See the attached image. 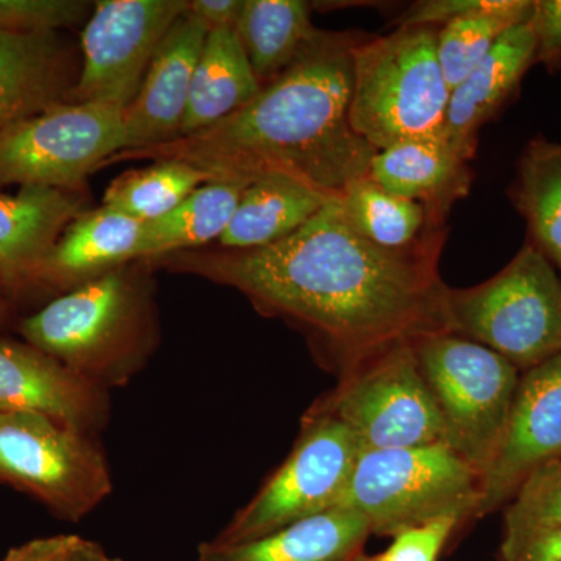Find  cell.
<instances>
[{"label":"cell","mask_w":561,"mask_h":561,"mask_svg":"<svg viewBox=\"0 0 561 561\" xmlns=\"http://www.w3.org/2000/svg\"><path fill=\"white\" fill-rule=\"evenodd\" d=\"M438 254L379 249L351 227L334 197L264 249L169 257L172 267L230 286L261 312L298 324L342 378L394 346L453 332Z\"/></svg>","instance_id":"obj_1"},{"label":"cell","mask_w":561,"mask_h":561,"mask_svg":"<svg viewBox=\"0 0 561 561\" xmlns=\"http://www.w3.org/2000/svg\"><path fill=\"white\" fill-rule=\"evenodd\" d=\"M356 41L351 33L317 31L289 68L227 119L113 161H184L213 180L247 184L280 175L341 197L367 175L376 154L350 121Z\"/></svg>","instance_id":"obj_2"},{"label":"cell","mask_w":561,"mask_h":561,"mask_svg":"<svg viewBox=\"0 0 561 561\" xmlns=\"http://www.w3.org/2000/svg\"><path fill=\"white\" fill-rule=\"evenodd\" d=\"M21 335L108 390L127 383L151 348L149 291L122 267L73 287L21 323Z\"/></svg>","instance_id":"obj_3"},{"label":"cell","mask_w":561,"mask_h":561,"mask_svg":"<svg viewBox=\"0 0 561 561\" xmlns=\"http://www.w3.org/2000/svg\"><path fill=\"white\" fill-rule=\"evenodd\" d=\"M451 90L437 57V28L398 27L353 46L354 131L376 151L443 138Z\"/></svg>","instance_id":"obj_4"},{"label":"cell","mask_w":561,"mask_h":561,"mask_svg":"<svg viewBox=\"0 0 561 561\" xmlns=\"http://www.w3.org/2000/svg\"><path fill=\"white\" fill-rule=\"evenodd\" d=\"M482 478L449 446L365 449L337 508L359 512L371 535L393 537L435 519L478 518Z\"/></svg>","instance_id":"obj_5"},{"label":"cell","mask_w":561,"mask_h":561,"mask_svg":"<svg viewBox=\"0 0 561 561\" xmlns=\"http://www.w3.org/2000/svg\"><path fill=\"white\" fill-rule=\"evenodd\" d=\"M454 334L530 370L561 353V278L534 243L493 278L449 289Z\"/></svg>","instance_id":"obj_6"},{"label":"cell","mask_w":561,"mask_h":561,"mask_svg":"<svg viewBox=\"0 0 561 561\" xmlns=\"http://www.w3.org/2000/svg\"><path fill=\"white\" fill-rule=\"evenodd\" d=\"M446 446L483 479L500 449L518 390V368L461 335L445 332L415 343Z\"/></svg>","instance_id":"obj_7"},{"label":"cell","mask_w":561,"mask_h":561,"mask_svg":"<svg viewBox=\"0 0 561 561\" xmlns=\"http://www.w3.org/2000/svg\"><path fill=\"white\" fill-rule=\"evenodd\" d=\"M362 451L359 438L345 423L312 405L289 457L214 541L256 540L337 508Z\"/></svg>","instance_id":"obj_8"},{"label":"cell","mask_w":561,"mask_h":561,"mask_svg":"<svg viewBox=\"0 0 561 561\" xmlns=\"http://www.w3.org/2000/svg\"><path fill=\"white\" fill-rule=\"evenodd\" d=\"M0 483L32 494L73 523L113 491L94 435L32 412H0Z\"/></svg>","instance_id":"obj_9"},{"label":"cell","mask_w":561,"mask_h":561,"mask_svg":"<svg viewBox=\"0 0 561 561\" xmlns=\"http://www.w3.org/2000/svg\"><path fill=\"white\" fill-rule=\"evenodd\" d=\"M345 423L365 449L446 445L437 402L424 381L415 345L394 346L342 376L313 404Z\"/></svg>","instance_id":"obj_10"},{"label":"cell","mask_w":561,"mask_h":561,"mask_svg":"<svg viewBox=\"0 0 561 561\" xmlns=\"http://www.w3.org/2000/svg\"><path fill=\"white\" fill-rule=\"evenodd\" d=\"M125 108L62 102L0 131V187L69 190L121 151Z\"/></svg>","instance_id":"obj_11"},{"label":"cell","mask_w":561,"mask_h":561,"mask_svg":"<svg viewBox=\"0 0 561 561\" xmlns=\"http://www.w3.org/2000/svg\"><path fill=\"white\" fill-rule=\"evenodd\" d=\"M187 10V0L95 3L81 33L83 66L68 102H108L127 108L162 39Z\"/></svg>","instance_id":"obj_12"},{"label":"cell","mask_w":561,"mask_h":561,"mask_svg":"<svg viewBox=\"0 0 561 561\" xmlns=\"http://www.w3.org/2000/svg\"><path fill=\"white\" fill-rule=\"evenodd\" d=\"M561 459V353L519 379L507 430L482 479L478 518L504 507L524 482Z\"/></svg>","instance_id":"obj_13"},{"label":"cell","mask_w":561,"mask_h":561,"mask_svg":"<svg viewBox=\"0 0 561 561\" xmlns=\"http://www.w3.org/2000/svg\"><path fill=\"white\" fill-rule=\"evenodd\" d=\"M108 390L31 343L0 339V412H32L95 435L110 419Z\"/></svg>","instance_id":"obj_14"},{"label":"cell","mask_w":561,"mask_h":561,"mask_svg":"<svg viewBox=\"0 0 561 561\" xmlns=\"http://www.w3.org/2000/svg\"><path fill=\"white\" fill-rule=\"evenodd\" d=\"M208 33L190 13L172 25L150 62L135 101L125 108L119 153L153 149L180 138L192 77Z\"/></svg>","instance_id":"obj_15"},{"label":"cell","mask_w":561,"mask_h":561,"mask_svg":"<svg viewBox=\"0 0 561 561\" xmlns=\"http://www.w3.org/2000/svg\"><path fill=\"white\" fill-rule=\"evenodd\" d=\"M529 20L508 28L478 68L451 91L443 138L470 161L482 125L512 98L535 62L537 39Z\"/></svg>","instance_id":"obj_16"},{"label":"cell","mask_w":561,"mask_h":561,"mask_svg":"<svg viewBox=\"0 0 561 561\" xmlns=\"http://www.w3.org/2000/svg\"><path fill=\"white\" fill-rule=\"evenodd\" d=\"M72 57L57 32L0 31V131L68 102Z\"/></svg>","instance_id":"obj_17"},{"label":"cell","mask_w":561,"mask_h":561,"mask_svg":"<svg viewBox=\"0 0 561 561\" xmlns=\"http://www.w3.org/2000/svg\"><path fill=\"white\" fill-rule=\"evenodd\" d=\"M144 228L146 221L103 205L81 210L62 231L35 279L73 289L142 260Z\"/></svg>","instance_id":"obj_18"},{"label":"cell","mask_w":561,"mask_h":561,"mask_svg":"<svg viewBox=\"0 0 561 561\" xmlns=\"http://www.w3.org/2000/svg\"><path fill=\"white\" fill-rule=\"evenodd\" d=\"M370 535V523L359 512L332 508L256 540L202 542L197 561H354Z\"/></svg>","instance_id":"obj_19"},{"label":"cell","mask_w":561,"mask_h":561,"mask_svg":"<svg viewBox=\"0 0 561 561\" xmlns=\"http://www.w3.org/2000/svg\"><path fill=\"white\" fill-rule=\"evenodd\" d=\"M468 161L445 138L412 139L376 151L368 175L383 191L419 202L443 219L470 192Z\"/></svg>","instance_id":"obj_20"},{"label":"cell","mask_w":561,"mask_h":561,"mask_svg":"<svg viewBox=\"0 0 561 561\" xmlns=\"http://www.w3.org/2000/svg\"><path fill=\"white\" fill-rule=\"evenodd\" d=\"M80 213V203L62 190L21 187L14 195H0V278L5 286L35 279Z\"/></svg>","instance_id":"obj_21"},{"label":"cell","mask_w":561,"mask_h":561,"mask_svg":"<svg viewBox=\"0 0 561 561\" xmlns=\"http://www.w3.org/2000/svg\"><path fill=\"white\" fill-rule=\"evenodd\" d=\"M331 195L280 175L254 180L243 191L234 216L219 243L225 250L264 249L294 234Z\"/></svg>","instance_id":"obj_22"},{"label":"cell","mask_w":561,"mask_h":561,"mask_svg":"<svg viewBox=\"0 0 561 561\" xmlns=\"http://www.w3.org/2000/svg\"><path fill=\"white\" fill-rule=\"evenodd\" d=\"M260 91V80L251 69L234 28L210 31L192 77L181 136L219 124Z\"/></svg>","instance_id":"obj_23"},{"label":"cell","mask_w":561,"mask_h":561,"mask_svg":"<svg viewBox=\"0 0 561 561\" xmlns=\"http://www.w3.org/2000/svg\"><path fill=\"white\" fill-rule=\"evenodd\" d=\"M341 202L351 227L379 249L400 253L442 249L443 219L419 202L383 191L368 173L346 187Z\"/></svg>","instance_id":"obj_24"},{"label":"cell","mask_w":561,"mask_h":561,"mask_svg":"<svg viewBox=\"0 0 561 561\" xmlns=\"http://www.w3.org/2000/svg\"><path fill=\"white\" fill-rule=\"evenodd\" d=\"M317 31L302 0H243L234 27L261 87L289 68Z\"/></svg>","instance_id":"obj_25"},{"label":"cell","mask_w":561,"mask_h":561,"mask_svg":"<svg viewBox=\"0 0 561 561\" xmlns=\"http://www.w3.org/2000/svg\"><path fill=\"white\" fill-rule=\"evenodd\" d=\"M247 186L249 184L241 181H209L187 195L171 213L146 221L142 260L192 251L220 239Z\"/></svg>","instance_id":"obj_26"},{"label":"cell","mask_w":561,"mask_h":561,"mask_svg":"<svg viewBox=\"0 0 561 561\" xmlns=\"http://www.w3.org/2000/svg\"><path fill=\"white\" fill-rule=\"evenodd\" d=\"M538 250L561 265V144L535 139L524 151L513 191Z\"/></svg>","instance_id":"obj_27"},{"label":"cell","mask_w":561,"mask_h":561,"mask_svg":"<svg viewBox=\"0 0 561 561\" xmlns=\"http://www.w3.org/2000/svg\"><path fill=\"white\" fill-rule=\"evenodd\" d=\"M534 2L489 0L485 9L437 31V57L449 90L467 79L508 28L529 20Z\"/></svg>","instance_id":"obj_28"},{"label":"cell","mask_w":561,"mask_h":561,"mask_svg":"<svg viewBox=\"0 0 561 561\" xmlns=\"http://www.w3.org/2000/svg\"><path fill=\"white\" fill-rule=\"evenodd\" d=\"M209 181V173L190 162L154 161L149 168L117 176L105 191L102 205L140 221L157 220Z\"/></svg>","instance_id":"obj_29"},{"label":"cell","mask_w":561,"mask_h":561,"mask_svg":"<svg viewBox=\"0 0 561 561\" xmlns=\"http://www.w3.org/2000/svg\"><path fill=\"white\" fill-rule=\"evenodd\" d=\"M545 529H561V459L535 471L508 502L500 557Z\"/></svg>","instance_id":"obj_30"},{"label":"cell","mask_w":561,"mask_h":561,"mask_svg":"<svg viewBox=\"0 0 561 561\" xmlns=\"http://www.w3.org/2000/svg\"><path fill=\"white\" fill-rule=\"evenodd\" d=\"M88 7L77 0H0V31L57 32L80 24Z\"/></svg>","instance_id":"obj_31"},{"label":"cell","mask_w":561,"mask_h":561,"mask_svg":"<svg viewBox=\"0 0 561 561\" xmlns=\"http://www.w3.org/2000/svg\"><path fill=\"white\" fill-rule=\"evenodd\" d=\"M461 524L460 519L446 518L420 524L393 535L386 551L367 556L362 552L354 561H438L446 542Z\"/></svg>","instance_id":"obj_32"},{"label":"cell","mask_w":561,"mask_h":561,"mask_svg":"<svg viewBox=\"0 0 561 561\" xmlns=\"http://www.w3.org/2000/svg\"><path fill=\"white\" fill-rule=\"evenodd\" d=\"M529 21L537 39L535 62L561 69V0L534 2Z\"/></svg>","instance_id":"obj_33"},{"label":"cell","mask_w":561,"mask_h":561,"mask_svg":"<svg viewBox=\"0 0 561 561\" xmlns=\"http://www.w3.org/2000/svg\"><path fill=\"white\" fill-rule=\"evenodd\" d=\"M501 561H561V529L537 530Z\"/></svg>","instance_id":"obj_34"},{"label":"cell","mask_w":561,"mask_h":561,"mask_svg":"<svg viewBox=\"0 0 561 561\" xmlns=\"http://www.w3.org/2000/svg\"><path fill=\"white\" fill-rule=\"evenodd\" d=\"M243 0H192L187 13L202 22L208 32L234 28L241 14Z\"/></svg>","instance_id":"obj_35"},{"label":"cell","mask_w":561,"mask_h":561,"mask_svg":"<svg viewBox=\"0 0 561 561\" xmlns=\"http://www.w3.org/2000/svg\"><path fill=\"white\" fill-rule=\"evenodd\" d=\"M77 535L36 538L11 549L0 561H60Z\"/></svg>","instance_id":"obj_36"},{"label":"cell","mask_w":561,"mask_h":561,"mask_svg":"<svg viewBox=\"0 0 561 561\" xmlns=\"http://www.w3.org/2000/svg\"><path fill=\"white\" fill-rule=\"evenodd\" d=\"M60 561H122L117 557L110 556L99 542L76 537L72 545Z\"/></svg>","instance_id":"obj_37"},{"label":"cell","mask_w":561,"mask_h":561,"mask_svg":"<svg viewBox=\"0 0 561 561\" xmlns=\"http://www.w3.org/2000/svg\"><path fill=\"white\" fill-rule=\"evenodd\" d=\"M5 311V283L0 278V317Z\"/></svg>","instance_id":"obj_38"},{"label":"cell","mask_w":561,"mask_h":561,"mask_svg":"<svg viewBox=\"0 0 561 561\" xmlns=\"http://www.w3.org/2000/svg\"><path fill=\"white\" fill-rule=\"evenodd\" d=\"M559 268H560V278H561V265H559Z\"/></svg>","instance_id":"obj_39"}]
</instances>
